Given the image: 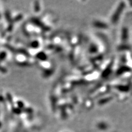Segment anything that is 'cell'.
<instances>
[{"label":"cell","instance_id":"6da1fadb","mask_svg":"<svg viewBox=\"0 0 132 132\" xmlns=\"http://www.w3.org/2000/svg\"><path fill=\"white\" fill-rule=\"evenodd\" d=\"M5 52H2L0 54V62H1L2 60H4V59L5 58Z\"/></svg>","mask_w":132,"mask_h":132}]
</instances>
